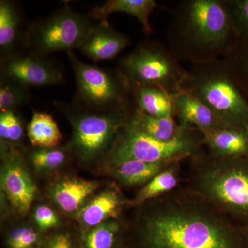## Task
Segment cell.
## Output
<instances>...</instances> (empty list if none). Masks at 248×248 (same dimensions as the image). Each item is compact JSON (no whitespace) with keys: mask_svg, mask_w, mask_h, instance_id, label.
Returning <instances> with one entry per match:
<instances>
[{"mask_svg":"<svg viewBox=\"0 0 248 248\" xmlns=\"http://www.w3.org/2000/svg\"><path fill=\"white\" fill-rule=\"evenodd\" d=\"M54 106L71 124L70 149L81 161L91 164L107 158L136 104L106 112L86 110L61 101H55Z\"/></svg>","mask_w":248,"mask_h":248,"instance_id":"obj_5","label":"cell"},{"mask_svg":"<svg viewBox=\"0 0 248 248\" xmlns=\"http://www.w3.org/2000/svg\"><path fill=\"white\" fill-rule=\"evenodd\" d=\"M117 69L127 80L132 91L156 87L169 94L182 91L184 69L167 46L159 41L146 40L119 62Z\"/></svg>","mask_w":248,"mask_h":248,"instance_id":"obj_6","label":"cell"},{"mask_svg":"<svg viewBox=\"0 0 248 248\" xmlns=\"http://www.w3.org/2000/svg\"><path fill=\"white\" fill-rule=\"evenodd\" d=\"M27 135L32 146L38 148H58L62 140L53 116L35 110L28 125Z\"/></svg>","mask_w":248,"mask_h":248,"instance_id":"obj_22","label":"cell"},{"mask_svg":"<svg viewBox=\"0 0 248 248\" xmlns=\"http://www.w3.org/2000/svg\"><path fill=\"white\" fill-rule=\"evenodd\" d=\"M1 63V76L8 77L29 87L60 84L65 75L58 63L48 57L28 53Z\"/></svg>","mask_w":248,"mask_h":248,"instance_id":"obj_11","label":"cell"},{"mask_svg":"<svg viewBox=\"0 0 248 248\" xmlns=\"http://www.w3.org/2000/svg\"><path fill=\"white\" fill-rule=\"evenodd\" d=\"M32 166L40 171H52L59 169L66 162L67 153L60 148H38L30 152Z\"/></svg>","mask_w":248,"mask_h":248,"instance_id":"obj_27","label":"cell"},{"mask_svg":"<svg viewBox=\"0 0 248 248\" xmlns=\"http://www.w3.org/2000/svg\"><path fill=\"white\" fill-rule=\"evenodd\" d=\"M118 222L110 220L85 233L84 248H115L120 233Z\"/></svg>","mask_w":248,"mask_h":248,"instance_id":"obj_25","label":"cell"},{"mask_svg":"<svg viewBox=\"0 0 248 248\" xmlns=\"http://www.w3.org/2000/svg\"><path fill=\"white\" fill-rule=\"evenodd\" d=\"M182 91L208 106L229 126L248 127V96L223 58L192 65Z\"/></svg>","mask_w":248,"mask_h":248,"instance_id":"obj_4","label":"cell"},{"mask_svg":"<svg viewBox=\"0 0 248 248\" xmlns=\"http://www.w3.org/2000/svg\"><path fill=\"white\" fill-rule=\"evenodd\" d=\"M34 218L37 226L42 231L55 228L60 223L57 214L47 205H42L37 207L34 213Z\"/></svg>","mask_w":248,"mask_h":248,"instance_id":"obj_31","label":"cell"},{"mask_svg":"<svg viewBox=\"0 0 248 248\" xmlns=\"http://www.w3.org/2000/svg\"><path fill=\"white\" fill-rule=\"evenodd\" d=\"M130 125L147 136L161 141H170L180 136L186 128L176 123L173 117L148 115L135 107L128 120Z\"/></svg>","mask_w":248,"mask_h":248,"instance_id":"obj_20","label":"cell"},{"mask_svg":"<svg viewBox=\"0 0 248 248\" xmlns=\"http://www.w3.org/2000/svg\"><path fill=\"white\" fill-rule=\"evenodd\" d=\"M124 203L125 200L120 190L112 186L108 187L81 209L78 216L80 224L87 232L94 227L118 216Z\"/></svg>","mask_w":248,"mask_h":248,"instance_id":"obj_15","label":"cell"},{"mask_svg":"<svg viewBox=\"0 0 248 248\" xmlns=\"http://www.w3.org/2000/svg\"><path fill=\"white\" fill-rule=\"evenodd\" d=\"M66 53L76 78L73 104L86 110L106 112L135 104L131 88L118 69L88 64L73 51Z\"/></svg>","mask_w":248,"mask_h":248,"instance_id":"obj_7","label":"cell"},{"mask_svg":"<svg viewBox=\"0 0 248 248\" xmlns=\"http://www.w3.org/2000/svg\"><path fill=\"white\" fill-rule=\"evenodd\" d=\"M39 241V234L33 228L22 226L10 232L7 244L9 248H36Z\"/></svg>","mask_w":248,"mask_h":248,"instance_id":"obj_30","label":"cell"},{"mask_svg":"<svg viewBox=\"0 0 248 248\" xmlns=\"http://www.w3.org/2000/svg\"><path fill=\"white\" fill-rule=\"evenodd\" d=\"M246 131H247L248 136V127L247 128H246Z\"/></svg>","mask_w":248,"mask_h":248,"instance_id":"obj_33","label":"cell"},{"mask_svg":"<svg viewBox=\"0 0 248 248\" xmlns=\"http://www.w3.org/2000/svg\"><path fill=\"white\" fill-rule=\"evenodd\" d=\"M190 158L187 189L248 230V156L223 157L201 149Z\"/></svg>","mask_w":248,"mask_h":248,"instance_id":"obj_3","label":"cell"},{"mask_svg":"<svg viewBox=\"0 0 248 248\" xmlns=\"http://www.w3.org/2000/svg\"><path fill=\"white\" fill-rule=\"evenodd\" d=\"M223 60L231 67L248 96V45L239 41Z\"/></svg>","mask_w":248,"mask_h":248,"instance_id":"obj_26","label":"cell"},{"mask_svg":"<svg viewBox=\"0 0 248 248\" xmlns=\"http://www.w3.org/2000/svg\"></svg>","mask_w":248,"mask_h":248,"instance_id":"obj_34","label":"cell"},{"mask_svg":"<svg viewBox=\"0 0 248 248\" xmlns=\"http://www.w3.org/2000/svg\"><path fill=\"white\" fill-rule=\"evenodd\" d=\"M29 88L16 80L0 76V112L17 110L31 101Z\"/></svg>","mask_w":248,"mask_h":248,"instance_id":"obj_24","label":"cell"},{"mask_svg":"<svg viewBox=\"0 0 248 248\" xmlns=\"http://www.w3.org/2000/svg\"><path fill=\"white\" fill-rule=\"evenodd\" d=\"M0 138L10 144L20 143L24 138V126L17 110L0 112Z\"/></svg>","mask_w":248,"mask_h":248,"instance_id":"obj_29","label":"cell"},{"mask_svg":"<svg viewBox=\"0 0 248 248\" xmlns=\"http://www.w3.org/2000/svg\"><path fill=\"white\" fill-rule=\"evenodd\" d=\"M97 183L75 177L61 179L52 187L50 195L62 211L73 213L80 211L85 202L93 195Z\"/></svg>","mask_w":248,"mask_h":248,"instance_id":"obj_18","label":"cell"},{"mask_svg":"<svg viewBox=\"0 0 248 248\" xmlns=\"http://www.w3.org/2000/svg\"><path fill=\"white\" fill-rule=\"evenodd\" d=\"M156 6L157 3L155 0H110L92 8L89 15L93 20L107 22L108 16L113 13H125L136 17L143 32L149 36L153 32L150 16Z\"/></svg>","mask_w":248,"mask_h":248,"instance_id":"obj_17","label":"cell"},{"mask_svg":"<svg viewBox=\"0 0 248 248\" xmlns=\"http://www.w3.org/2000/svg\"><path fill=\"white\" fill-rule=\"evenodd\" d=\"M180 160H170L160 162H145L130 160L115 165H108L109 172L119 182L128 186L147 184L159 173Z\"/></svg>","mask_w":248,"mask_h":248,"instance_id":"obj_19","label":"cell"},{"mask_svg":"<svg viewBox=\"0 0 248 248\" xmlns=\"http://www.w3.org/2000/svg\"><path fill=\"white\" fill-rule=\"evenodd\" d=\"M135 104L140 110L157 117H175L174 95L156 87L133 91Z\"/></svg>","mask_w":248,"mask_h":248,"instance_id":"obj_21","label":"cell"},{"mask_svg":"<svg viewBox=\"0 0 248 248\" xmlns=\"http://www.w3.org/2000/svg\"><path fill=\"white\" fill-rule=\"evenodd\" d=\"M130 45L128 37L108 22L94 24L79 50L94 62L112 60Z\"/></svg>","mask_w":248,"mask_h":248,"instance_id":"obj_13","label":"cell"},{"mask_svg":"<svg viewBox=\"0 0 248 248\" xmlns=\"http://www.w3.org/2000/svg\"><path fill=\"white\" fill-rule=\"evenodd\" d=\"M174 108L179 125L184 128L204 132L229 127L208 106L182 90L174 95Z\"/></svg>","mask_w":248,"mask_h":248,"instance_id":"obj_14","label":"cell"},{"mask_svg":"<svg viewBox=\"0 0 248 248\" xmlns=\"http://www.w3.org/2000/svg\"><path fill=\"white\" fill-rule=\"evenodd\" d=\"M203 135L199 129L186 128L172 141H161L150 138L127 123L121 129L115 144L107 156L108 164L130 161L160 162L190 158L202 149Z\"/></svg>","mask_w":248,"mask_h":248,"instance_id":"obj_8","label":"cell"},{"mask_svg":"<svg viewBox=\"0 0 248 248\" xmlns=\"http://www.w3.org/2000/svg\"><path fill=\"white\" fill-rule=\"evenodd\" d=\"M29 27H24L20 9L15 1H0V62L23 55Z\"/></svg>","mask_w":248,"mask_h":248,"instance_id":"obj_12","label":"cell"},{"mask_svg":"<svg viewBox=\"0 0 248 248\" xmlns=\"http://www.w3.org/2000/svg\"><path fill=\"white\" fill-rule=\"evenodd\" d=\"M179 164L180 161L170 165L147 183L135 197L134 205H142L177 188L179 181Z\"/></svg>","mask_w":248,"mask_h":248,"instance_id":"obj_23","label":"cell"},{"mask_svg":"<svg viewBox=\"0 0 248 248\" xmlns=\"http://www.w3.org/2000/svg\"><path fill=\"white\" fill-rule=\"evenodd\" d=\"M137 232L143 248H244L248 229L188 190L154 199Z\"/></svg>","mask_w":248,"mask_h":248,"instance_id":"obj_1","label":"cell"},{"mask_svg":"<svg viewBox=\"0 0 248 248\" xmlns=\"http://www.w3.org/2000/svg\"><path fill=\"white\" fill-rule=\"evenodd\" d=\"M167 46L178 61L192 65L226 56L239 41L223 0H183L173 9Z\"/></svg>","mask_w":248,"mask_h":248,"instance_id":"obj_2","label":"cell"},{"mask_svg":"<svg viewBox=\"0 0 248 248\" xmlns=\"http://www.w3.org/2000/svg\"><path fill=\"white\" fill-rule=\"evenodd\" d=\"M239 41L248 45V0H223Z\"/></svg>","mask_w":248,"mask_h":248,"instance_id":"obj_28","label":"cell"},{"mask_svg":"<svg viewBox=\"0 0 248 248\" xmlns=\"http://www.w3.org/2000/svg\"><path fill=\"white\" fill-rule=\"evenodd\" d=\"M208 153L223 157H248V136L246 128L226 127L202 132Z\"/></svg>","mask_w":248,"mask_h":248,"instance_id":"obj_16","label":"cell"},{"mask_svg":"<svg viewBox=\"0 0 248 248\" xmlns=\"http://www.w3.org/2000/svg\"><path fill=\"white\" fill-rule=\"evenodd\" d=\"M46 248H75L71 238L66 234H57L50 240Z\"/></svg>","mask_w":248,"mask_h":248,"instance_id":"obj_32","label":"cell"},{"mask_svg":"<svg viewBox=\"0 0 248 248\" xmlns=\"http://www.w3.org/2000/svg\"><path fill=\"white\" fill-rule=\"evenodd\" d=\"M93 20L89 14H81L66 4L29 25L26 48L29 53L41 57L79 50L94 26Z\"/></svg>","mask_w":248,"mask_h":248,"instance_id":"obj_9","label":"cell"},{"mask_svg":"<svg viewBox=\"0 0 248 248\" xmlns=\"http://www.w3.org/2000/svg\"><path fill=\"white\" fill-rule=\"evenodd\" d=\"M1 155L4 158L1 170V190L18 213L25 214L35 198L36 186L19 155L14 147L1 141Z\"/></svg>","mask_w":248,"mask_h":248,"instance_id":"obj_10","label":"cell"}]
</instances>
